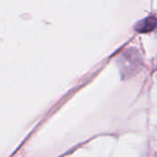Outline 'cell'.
Listing matches in <instances>:
<instances>
[{"mask_svg": "<svg viewBox=\"0 0 157 157\" xmlns=\"http://www.w3.org/2000/svg\"><path fill=\"white\" fill-rule=\"evenodd\" d=\"M157 27V19L155 17H148L141 20L136 26L135 30L140 33H146L153 31Z\"/></svg>", "mask_w": 157, "mask_h": 157, "instance_id": "obj_1", "label": "cell"}]
</instances>
